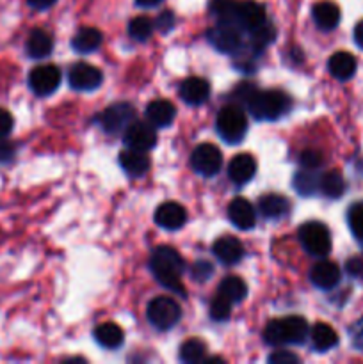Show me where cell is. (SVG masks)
<instances>
[{
  "instance_id": "cell-15",
  "label": "cell",
  "mask_w": 363,
  "mask_h": 364,
  "mask_svg": "<svg viewBox=\"0 0 363 364\" xmlns=\"http://www.w3.org/2000/svg\"><path fill=\"white\" fill-rule=\"evenodd\" d=\"M228 219L235 228L242 231H248L255 228L256 224V213L251 203L244 198H235L233 201L228 205Z\"/></svg>"
},
{
  "instance_id": "cell-37",
  "label": "cell",
  "mask_w": 363,
  "mask_h": 364,
  "mask_svg": "<svg viewBox=\"0 0 363 364\" xmlns=\"http://www.w3.org/2000/svg\"><path fill=\"white\" fill-rule=\"evenodd\" d=\"M231 315V302L228 299H224L223 295L217 294L214 297V301L210 302V316H212L216 322H226Z\"/></svg>"
},
{
  "instance_id": "cell-27",
  "label": "cell",
  "mask_w": 363,
  "mask_h": 364,
  "mask_svg": "<svg viewBox=\"0 0 363 364\" xmlns=\"http://www.w3.org/2000/svg\"><path fill=\"white\" fill-rule=\"evenodd\" d=\"M95 340L98 341L100 347L114 350V348L123 345L125 334H123V329H121L117 323L105 322V323H100V326L95 329Z\"/></svg>"
},
{
  "instance_id": "cell-29",
  "label": "cell",
  "mask_w": 363,
  "mask_h": 364,
  "mask_svg": "<svg viewBox=\"0 0 363 364\" xmlns=\"http://www.w3.org/2000/svg\"><path fill=\"white\" fill-rule=\"evenodd\" d=\"M294 188L299 196H315L317 191H320V176L315 173V169H306L302 167L294 176Z\"/></svg>"
},
{
  "instance_id": "cell-41",
  "label": "cell",
  "mask_w": 363,
  "mask_h": 364,
  "mask_svg": "<svg viewBox=\"0 0 363 364\" xmlns=\"http://www.w3.org/2000/svg\"><path fill=\"white\" fill-rule=\"evenodd\" d=\"M212 272L214 269L209 262H198L194 265V269H192V276H194V279L198 281L209 279V277L212 276Z\"/></svg>"
},
{
  "instance_id": "cell-36",
  "label": "cell",
  "mask_w": 363,
  "mask_h": 364,
  "mask_svg": "<svg viewBox=\"0 0 363 364\" xmlns=\"http://www.w3.org/2000/svg\"><path fill=\"white\" fill-rule=\"evenodd\" d=\"M347 223L352 235L363 242V203H354L347 212Z\"/></svg>"
},
{
  "instance_id": "cell-34",
  "label": "cell",
  "mask_w": 363,
  "mask_h": 364,
  "mask_svg": "<svg viewBox=\"0 0 363 364\" xmlns=\"http://www.w3.org/2000/svg\"><path fill=\"white\" fill-rule=\"evenodd\" d=\"M155 23L149 20L148 16H135L134 20L128 23V34L135 39V41H146L152 36Z\"/></svg>"
},
{
  "instance_id": "cell-47",
  "label": "cell",
  "mask_w": 363,
  "mask_h": 364,
  "mask_svg": "<svg viewBox=\"0 0 363 364\" xmlns=\"http://www.w3.org/2000/svg\"><path fill=\"white\" fill-rule=\"evenodd\" d=\"M354 41L359 48H363V20L358 21L354 27Z\"/></svg>"
},
{
  "instance_id": "cell-31",
  "label": "cell",
  "mask_w": 363,
  "mask_h": 364,
  "mask_svg": "<svg viewBox=\"0 0 363 364\" xmlns=\"http://www.w3.org/2000/svg\"><path fill=\"white\" fill-rule=\"evenodd\" d=\"M320 192L330 199H338L345 192V180L338 171H327L320 176Z\"/></svg>"
},
{
  "instance_id": "cell-1",
  "label": "cell",
  "mask_w": 363,
  "mask_h": 364,
  "mask_svg": "<svg viewBox=\"0 0 363 364\" xmlns=\"http://www.w3.org/2000/svg\"><path fill=\"white\" fill-rule=\"evenodd\" d=\"M153 276L167 290L178 295H185V288L182 284V272H184V259L173 247L160 245L152 252L149 258Z\"/></svg>"
},
{
  "instance_id": "cell-10",
  "label": "cell",
  "mask_w": 363,
  "mask_h": 364,
  "mask_svg": "<svg viewBox=\"0 0 363 364\" xmlns=\"http://www.w3.org/2000/svg\"><path fill=\"white\" fill-rule=\"evenodd\" d=\"M125 146L139 151H149L157 144V132L152 123H142V121H132L123 132Z\"/></svg>"
},
{
  "instance_id": "cell-42",
  "label": "cell",
  "mask_w": 363,
  "mask_h": 364,
  "mask_svg": "<svg viewBox=\"0 0 363 364\" xmlns=\"http://www.w3.org/2000/svg\"><path fill=\"white\" fill-rule=\"evenodd\" d=\"M13 116L6 109H0V137L6 139L11 134V130H13Z\"/></svg>"
},
{
  "instance_id": "cell-4",
  "label": "cell",
  "mask_w": 363,
  "mask_h": 364,
  "mask_svg": "<svg viewBox=\"0 0 363 364\" xmlns=\"http://www.w3.org/2000/svg\"><path fill=\"white\" fill-rule=\"evenodd\" d=\"M216 128L224 142L237 144L244 139L246 132H248V117H246L241 105H226L217 114Z\"/></svg>"
},
{
  "instance_id": "cell-46",
  "label": "cell",
  "mask_w": 363,
  "mask_h": 364,
  "mask_svg": "<svg viewBox=\"0 0 363 364\" xmlns=\"http://www.w3.org/2000/svg\"><path fill=\"white\" fill-rule=\"evenodd\" d=\"M27 2H28V6L34 7V9L45 11V9H48V7H52L57 0H27Z\"/></svg>"
},
{
  "instance_id": "cell-22",
  "label": "cell",
  "mask_w": 363,
  "mask_h": 364,
  "mask_svg": "<svg viewBox=\"0 0 363 364\" xmlns=\"http://www.w3.org/2000/svg\"><path fill=\"white\" fill-rule=\"evenodd\" d=\"M313 21L317 27L322 31H333L338 23H340V7L330 0H322L313 6Z\"/></svg>"
},
{
  "instance_id": "cell-20",
  "label": "cell",
  "mask_w": 363,
  "mask_h": 364,
  "mask_svg": "<svg viewBox=\"0 0 363 364\" xmlns=\"http://www.w3.org/2000/svg\"><path fill=\"white\" fill-rule=\"evenodd\" d=\"M256 173V162L251 155L248 153H241V155L233 156L228 166V178H230L233 183L244 185L255 176Z\"/></svg>"
},
{
  "instance_id": "cell-45",
  "label": "cell",
  "mask_w": 363,
  "mask_h": 364,
  "mask_svg": "<svg viewBox=\"0 0 363 364\" xmlns=\"http://www.w3.org/2000/svg\"><path fill=\"white\" fill-rule=\"evenodd\" d=\"M352 334V345H354L358 350H363V320H359L354 326V329L351 331Z\"/></svg>"
},
{
  "instance_id": "cell-48",
  "label": "cell",
  "mask_w": 363,
  "mask_h": 364,
  "mask_svg": "<svg viewBox=\"0 0 363 364\" xmlns=\"http://www.w3.org/2000/svg\"><path fill=\"white\" fill-rule=\"evenodd\" d=\"M135 2H137V6L141 7H153L157 6V4L162 2V0H135Z\"/></svg>"
},
{
  "instance_id": "cell-18",
  "label": "cell",
  "mask_w": 363,
  "mask_h": 364,
  "mask_svg": "<svg viewBox=\"0 0 363 364\" xmlns=\"http://www.w3.org/2000/svg\"><path fill=\"white\" fill-rule=\"evenodd\" d=\"M210 85L201 77H189L180 85V98L187 105H201L209 100Z\"/></svg>"
},
{
  "instance_id": "cell-8",
  "label": "cell",
  "mask_w": 363,
  "mask_h": 364,
  "mask_svg": "<svg viewBox=\"0 0 363 364\" xmlns=\"http://www.w3.org/2000/svg\"><path fill=\"white\" fill-rule=\"evenodd\" d=\"M135 119V110L130 103H114L100 114L98 121L107 134H121Z\"/></svg>"
},
{
  "instance_id": "cell-25",
  "label": "cell",
  "mask_w": 363,
  "mask_h": 364,
  "mask_svg": "<svg viewBox=\"0 0 363 364\" xmlns=\"http://www.w3.org/2000/svg\"><path fill=\"white\" fill-rule=\"evenodd\" d=\"M258 210L265 219H280L290 210V201L281 194H265L258 199Z\"/></svg>"
},
{
  "instance_id": "cell-11",
  "label": "cell",
  "mask_w": 363,
  "mask_h": 364,
  "mask_svg": "<svg viewBox=\"0 0 363 364\" xmlns=\"http://www.w3.org/2000/svg\"><path fill=\"white\" fill-rule=\"evenodd\" d=\"M209 41L223 53H237L242 48L241 28L235 23H219L209 31Z\"/></svg>"
},
{
  "instance_id": "cell-40",
  "label": "cell",
  "mask_w": 363,
  "mask_h": 364,
  "mask_svg": "<svg viewBox=\"0 0 363 364\" xmlns=\"http://www.w3.org/2000/svg\"><path fill=\"white\" fill-rule=\"evenodd\" d=\"M153 23H155V27L159 28L160 32L171 31V28H173V25H174V14L171 13V11H164V13L159 14V18H157Z\"/></svg>"
},
{
  "instance_id": "cell-6",
  "label": "cell",
  "mask_w": 363,
  "mask_h": 364,
  "mask_svg": "<svg viewBox=\"0 0 363 364\" xmlns=\"http://www.w3.org/2000/svg\"><path fill=\"white\" fill-rule=\"evenodd\" d=\"M146 315H148L149 323L153 327H157L159 331H167L177 326L182 316V309L173 299L160 295V297H155L149 302Z\"/></svg>"
},
{
  "instance_id": "cell-5",
  "label": "cell",
  "mask_w": 363,
  "mask_h": 364,
  "mask_svg": "<svg viewBox=\"0 0 363 364\" xmlns=\"http://www.w3.org/2000/svg\"><path fill=\"white\" fill-rule=\"evenodd\" d=\"M299 242L308 255L324 258L331 251V233L322 223H305L299 228Z\"/></svg>"
},
{
  "instance_id": "cell-17",
  "label": "cell",
  "mask_w": 363,
  "mask_h": 364,
  "mask_svg": "<svg viewBox=\"0 0 363 364\" xmlns=\"http://www.w3.org/2000/svg\"><path fill=\"white\" fill-rule=\"evenodd\" d=\"M212 251L214 255H216V258L219 259L223 265H237L238 262L242 259V256H244V247H242L241 240L235 237H221L217 238L216 242H214L212 245Z\"/></svg>"
},
{
  "instance_id": "cell-44",
  "label": "cell",
  "mask_w": 363,
  "mask_h": 364,
  "mask_svg": "<svg viewBox=\"0 0 363 364\" xmlns=\"http://www.w3.org/2000/svg\"><path fill=\"white\" fill-rule=\"evenodd\" d=\"M14 156V146L11 142L4 141V137H0V162H9Z\"/></svg>"
},
{
  "instance_id": "cell-43",
  "label": "cell",
  "mask_w": 363,
  "mask_h": 364,
  "mask_svg": "<svg viewBox=\"0 0 363 364\" xmlns=\"http://www.w3.org/2000/svg\"><path fill=\"white\" fill-rule=\"evenodd\" d=\"M345 272L351 277H363V258H351L345 263Z\"/></svg>"
},
{
  "instance_id": "cell-3",
  "label": "cell",
  "mask_w": 363,
  "mask_h": 364,
  "mask_svg": "<svg viewBox=\"0 0 363 364\" xmlns=\"http://www.w3.org/2000/svg\"><path fill=\"white\" fill-rule=\"evenodd\" d=\"M290 105V98L285 92L278 91V89H269V91H260L258 89L249 102L248 109L256 119L276 121L288 112Z\"/></svg>"
},
{
  "instance_id": "cell-32",
  "label": "cell",
  "mask_w": 363,
  "mask_h": 364,
  "mask_svg": "<svg viewBox=\"0 0 363 364\" xmlns=\"http://www.w3.org/2000/svg\"><path fill=\"white\" fill-rule=\"evenodd\" d=\"M249 34H251V46L256 52L267 48V46L274 41V38H276V31H274L273 25L267 23V21H263L262 25H258L256 28L249 31Z\"/></svg>"
},
{
  "instance_id": "cell-19",
  "label": "cell",
  "mask_w": 363,
  "mask_h": 364,
  "mask_svg": "<svg viewBox=\"0 0 363 364\" xmlns=\"http://www.w3.org/2000/svg\"><path fill=\"white\" fill-rule=\"evenodd\" d=\"M120 166L128 176L141 178L148 173L149 169V156L146 151H139V149L127 148L125 151L120 153Z\"/></svg>"
},
{
  "instance_id": "cell-7",
  "label": "cell",
  "mask_w": 363,
  "mask_h": 364,
  "mask_svg": "<svg viewBox=\"0 0 363 364\" xmlns=\"http://www.w3.org/2000/svg\"><path fill=\"white\" fill-rule=\"evenodd\" d=\"M191 166L201 176H216L223 167V155H221L217 146L205 142V144H199L194 148L191 155Z\"/></svg>"
},
{
  "instance_id": "cell-33",
  "label": "cell",
  "mask_w": 363,
  "mask_h": 364,
  "mask_svg": "<svg viewBox=\"0 0 363 364\" xmlns=\"http://www.w3.org/2000/svg\"><path fill=\"white\" fill-rule=\"evenodd\" d=\"M205 354H206L205 343L196 340V338L187 340L185 343H182L180 347V359L184 363H199L205 359Z\"/></svg>"
},
{
  "instance_id": "cell-39",
  "label": "cell",
  "mask_w": 363,
  "mask_h": 364,
  "mask_svg": "<svg viewBox=\"0 0 363 364\" xmlns=\"http://www.w3.org/2000/svg\"><path fill=\"white\" fill-rule=\"evenodd\" d=\"M269 363L273 364H295L299 363V358L288 350H276L269 355Z\"/></svg>"
},
{
  "instance_id": "cell-2",
  "label": "cell",
  "mask_w": 363,
  "mask_h": 364,
  "mask_svg": "<svg viewBox=\"0 0 363 364\" xmlns=\"http://www.w3.org/2000/svg\"><path fill=\"white\" fill-rule=\"evenodd\" d=\"M310 336V327L302 316H287L281 320H273L263 329V341L273 347L280 345L305 343Z\"/></svg>"
},
{
  "instance_id": "cell-26",
  "label": "cell",
  "mask_w": 363,
  "mask_h": 364,
  "mask_svg": "<svg viewBox=\"0 0 363 364\" xmlns=\"http://www.w3.org/2000/svg\"><path fill=\"white\" fill-rule=\"evenodd\" d=\"M103 36L98 28L95 27H85L75 34V38L71 39V46L77 53H93L102 46Z\"/></svg>"
},
{
  "instance_id": "cell-24",
  "label": "cell",
  "mask_w": 363,
  "mask_h": 364,
  "mask_svg": "<svg viewBox=\"0 0 363 364\" xmlns=\"http://www.w3.org/2000/svg\"><path fill=\"white\" fill-rule=\"evenodd\" d=\"M327 68L337 80H349L356 73V57L349 52H337L327 60Z\"/></svg>"
},
{
  "instance_id": "cell-21",
  "label": "cell",
  "mask_w": 363,
  "mask_h": 364,
  "mask_svg": "<svg viewBox=\"0 0 363 364\" xmlns=\"http://www.w3.org/2000/svg\"><path fill=\"white\" fill-rule=\"evenodd\" d=\"M146 117L155 128L169 127L177 117V109L167 100H155L146 107Z\"/></svg>"
},
{
  "instance_id": "cell-35",
  "label": "cell",
  "mask_w": 363,
  "mask_h": 364,
  "mask_svg": "<svg viewBox=\"0 0 363 364\" xmlns=\"http://www.w3.org/2000/svg\"><path fill=\"white\" fill-rule=\"evenodd\" d=\"M237 0H212L210 13L217 16L219 23H233V13Z\"/></svg>"
},
{
  "instance_id": "cell-13",
  "label": "cell",
  "mask_w": 363,
  "mask_h": 364,
  "mask_svg": "<svg viewBox=\"0 0 363 364\" xmlns=\"http://www.w3.org/2000/svg\"><path fill=\"white\" fill-rule=\"evenodd\" d=\"M265 21V11L255 0H242L237 2L233 13V23L241 31H253Z\"/></svg>"
},
{
  "instance_id": "cell-16",
  "label": "cell",
  "mask_w": 363,
  "mask_h": 364,
  "mask_svg": "<svg viewBox=\"0 0 363 364\" xmlns=\"http://www.w3.org/2000/svg\"><path fill=\"white\" fill-rule=\"evenodd\" d=\"M340 277L342 274L337 263L326 262V259L313 265L310 270V281L313 287L320 288V290H333L340 283Z\"/></svg>"
},
{
  "instance_id": "cell-9",
  "label": "cell",
  "mask_w": 363,
  "mask_h": 364,
  "mask_svg": "<svg viewBox=\"0 0 363 364\" xmlns=\"http://www.w3.org/2000/svg\"><path fill=\"white\" fill-rule=\"evenodd\" d=\"M60 85V70L53 64H43L28 73V87L38 96H48Z\"/></svg>"
},
{
  "instance_id": "cell-23",
  "label": "cell",
  "mask_w": 363,
  "mask_h": 364,
  "mask_svg": "<svg viewBox=\"0 0 363 364\" xmlns=\"http://www.w3.org/2000/svg\"><path fill=\"white\" fill-rule=\"evenodd\" d=\"M52 48L53 39L46 31H43V28H34V31L28 34L27 45H25L28 57H32V59H43V57H48L50 53H52Z\"/></svg>"
},
{
  "instance_id": "cell-12",
  "label": "cell",
  "mask_w": 363,
  "mask_h": 364,
  "mask_svg": "<svg viewBox=\"0 0 363 364\" xmlns=\"http://www.w3.org/2000/svg\"><path fill=\"white\" fill-rule=\"evenodd\" d=\"M103 75L96 66L88 63H77L68 71V82L75 91H95L102 85Z\"/></svg>"
},
{
  "instance_id": "cell-28",
  "label": "cell",
  "mask_w": 363,
  "mask_h": 364,
  "mask_svg": "<svg viewBox=\"0 0 363 364\" xmlns=\"http://www.w3.org/2000/svg\"><path fill=\"white\" fill-rule=\"evenodd\" d=\"M310 338H312V345L315 350L326 352L330 348H333L338 343V334L335 333V329L327 323H315L310 331Z\"/></svg>"
},
{
  "instance_id": "cell-38",
  "label": "cell",
  "mask_w": 363,
  "mask_h": 364,
  "mask_svg": "<svg viewBox=\"0 0 363 364\" xmlns=\"http://www.w3.org/2000/svg\"><path fill=\"white\" fill-rule=\"evenodd\" d=\"M299 164L306 169H319L320 164H322V155L319 151H313V149H306L299 156Z\"/></svg>"
},
{
  "instance_id": "cell-30",
  "label": "cell",
  "mask_w": 363,
  "mask_h": 364,
  "mask_svg": "<svg viewBox=\"0 0 363 364\" xmlns=\"http://www.w3.org/2000/svg\"><path fill=\"white\" fill-rule=\"evenodd\" d=\"M217 294L223 295L224 299L235 304V302L244 301L246 295H248V284L237 276H230L226 279L221 281L219 288H217Z\"/></svg>"
},
{
  "instance_id": "cell-14",
  "label": "cell",
  "mask_w": 363,
  "mask_h": 364,
  "mask_svg": "<svg viewBox=\"0 0 363 364\" xmlns=\"http://www.w3.org/2000/svg\"><path fill=\"white\" fill-rule=\"evenodd\" d=\"M155 223L160 228H164V230L177 231L187 223V212H185V208L180 203H162L155 212Z\"/></svg>"
}]
</instances>
